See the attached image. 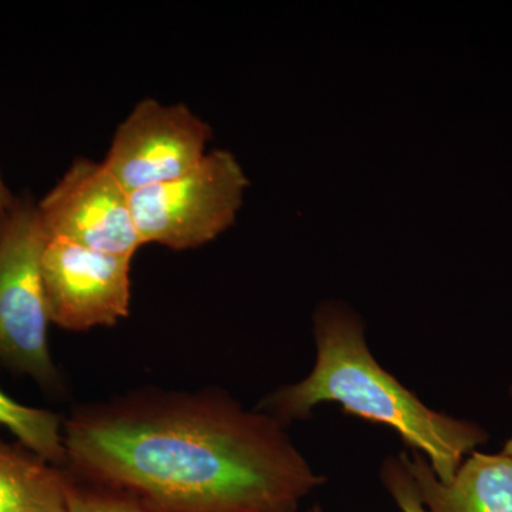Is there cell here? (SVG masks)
<instances>
[{
	"label": "cell",
	"instance_id": "obj_1",
	"mask_svg": "<svg viewBox=\"0 0 512 512\" xmlns=\"http://www.w3.org/2000/svg\"><path fill=\"white\" fill-rule=\"evenodd\" d=\"M271 414L218 389H144L63 420L64 470L147 512H296L326 478Z\"/></svg>",
	"mask_w": 512,
	"mask_h": 512
},
{
	"label": "cell",
	"instance_id": "obj_2",
	"mask_svg": "<svg viewBox=\"0 0 512 512\" xmlns=\"http://www.w3.org/2000/svg\"><path fill=\"white\" fill-rule=\"evenodd\" d=\"M316 360L301 382L279 387L259 410L285 426L311 417L313 409L336 403L343 412L383 424L421 454L439 480L450 481L467 456L488 441L473 421L436 412L380 366L365 338V325L342 302H325L313 316Z\"/></svg>",
	"mask_w": 512,
	"mask_h": 512
},
{
	"label": "cell",
	"instance_id": "obj_3",
	"mask_svg": "<svg viewBox=\"0 0 512 512\" xmlns=\"http://www.w3.org/2000/svg\"><path fill=\"white\" fill-rule=\"evenodd\" d=\"M47 235L37 204L16 197L0 228V362L42 389L63 392L50 355L42 256Z\"/></svg>",
	"mask_w": 512,
	"mask_h": 512
},
{
	"label": "cell",
	"instance_id": "obj_4",
	"mask_svg": "<svg viewBox=\"0 0 512 512\" xmlns=\"http://www.w3.org/2000/svg\"><path fill=\"white\" fill-rule=\"evenodd\" d=\"M248 185L237 158L211 151L180 178L131 192L138 237L174 251L200 248L234 224Z\"/></svg>",
	"mask_w": 512,
	"mask_h": 512
},
{
	"label": "cell",
	"instance_id": "obj_5",
	"mask_svg": "<svg viewBox=\"0 0 512 512\" xmlns=\"http://www.w3.org/2000/svg\"><path fill=\"white\" fill-rule=\"evenodd\" d=\"M212 128L183 103L146 97L121 121L101 163L131 194L168 183L207 156Z\"/></svg>",
	"mask_w": 512,
	"mask_h": 512
},
{
	"label": "cell",
	"instance_id": "obj_6",
	"mask_svg": "<svg viewBox=\"0 0 512 512\" xmlns=\"http://www.w3.org/2000/svg\"><path fill=\"white\" fill-rule=\"evenodd\" d=\"M37 204L47 238L133 259L143 247L131 212L130 194L103 163L76 158Z\"/></svg>",
	"mask_w": 512,
	"mask_h": 512
},
{
	"label": "cell",
	"instance_id": "obj_7",
	"mask_svg": "<svg viewBox=\"0 0 512 512\" xmlns=\"http://www.w3.org/2000/svg\"><path fill=\"white\" fill-rule=\"evenodd\" d=\"M130 271L126 256L47 238L42 276L50 323L73 332L117 325L130 312Z\"/></svg>",
	"mask_w": 512,
	"mask_h": 512
},
{
	"label": "cell",
	"instance_id": "obj_8",
	"mask_svg": "<svg viewBox=\"0 0 512 512\" xmlns=\"http://www.w3.org/2000/svg\"><path fill=\"white\" fill-rule=\"evenodd\" d=\"M421 503L429 512H512V456L473 451L444 483L429 461L403 453Z\"/></svg>",
	"mask_w": 512,
	"mask_h": 512
},
{
	"label": "cell",
	"instance_id": "obj_9",
	"mask_svg": "<svg viewBox=\"0 0 512 512\" xmlns=\"http://www.w3.org/2000/svg\"><path fill=\"white\" fill-rule=\"evenodd\" d=\"M64 468L0 439V512H67Z\"/></svg>",
	"mask_w": 512,
	"mask_h": 512
},
{
	"label": "cell",
	"instance_id": "obj_10",
	"mask_svg": "<svg viewBox=\"0 0 512 512\" xmlns=\"http://www.w3.org/2000/svg\"><path fill=\"white\" fill-rule=\"evenodd\" d=\"M0 426L53 466L66 467L63 419L59 414L16 402L0 390Z\"/></svg>",
	"mask_w": 512,
	"mask_h": 512
},
{
	"label": "cell",
	"instance_id": "obj_11",
	"mask_svg": "<svg viewBox=\"0 0 512 512\" xmlns=\"http://www.w3.org/2000/svg\"><path fill=\"white\" fill-rule=\"evenodd\" d=\"M66 497L67 512H147L126 497L80 483L70 474Z\"/></svg>",
	"mask_w": 512,
	"mask_h": 512
},
{
	"label": "cell",
	"instance_id": "obj_12",
	"mask_svg": "<svg viewBox=\"0 0 512 512\" xmlns=\"http://www.w3.org/2000/svg\"><path fill=\"white\" fill-rule=\"evenodd\" d=\"M380 478L386 490L403 512H429L421 503L412 474L407 470L403 454L384 461Z\"/></svg>",
	"mask_w": 512,
	"mask_h": 512
},
{
	"label": "cell",
	"instance_id": "obj_13",
	"mask_svg": "<svg viewBox=\"0 0 512 512\" xmlns=\"http://www.w3.org/2000/svg\"><path fill=\"white\" fill-rule=\"evenodd\" d=\"M15 200V195L10 192L8 185L3 180L2 171H0V220H5Z\"/></svg>",
	"mask_w": 512,
	"mask_h": 512
},
{
	"label": "cell",
	"instance_id": "obj_14",
	"mask_svg": "<svg viewBox=\"0 0 512 512\" xmlns=\"http://www.w3.org/2000/svg\"><path fill=\"white\" fill-rule=\"evenodd\" d=\"M511 396H512V387H511ZM503 453L510 454L512 456V436L510 439L507 440V443H505V446L503 448Z\"/></svg>",
	"mask_w": 512,
	"mask_h": 512
},
{
	"label": "cell",
	"instance_id": "obj_15",
	"mask_svg": "<svg viewBox=\"0 0 512 512\" xmlns=\"http://www.w3.org/2000/svg\"><path fill=\"white\" fill-rule=\"evenodd\" d=\"M308 512H323V511H322V508L319 507V505H313L311 510H309Z\"/></svg>",
	"mask_w": 512,
	"mask_h": 512
},
{
	"label": "cell",
	"instance_id": "obj_16",
	"mask_svg": "<svg viewBox=\"0 0 512 512\" xmlns=\"http://www.w3.org/2000/svg\"><path fill=\"white\" fill-rule=\"evenodd\" d=\"M3 221L5 220H0V228H2Z\"/></svg>",
	"mask_w": 512,
	"mask_h": 512
}]
</instances>
